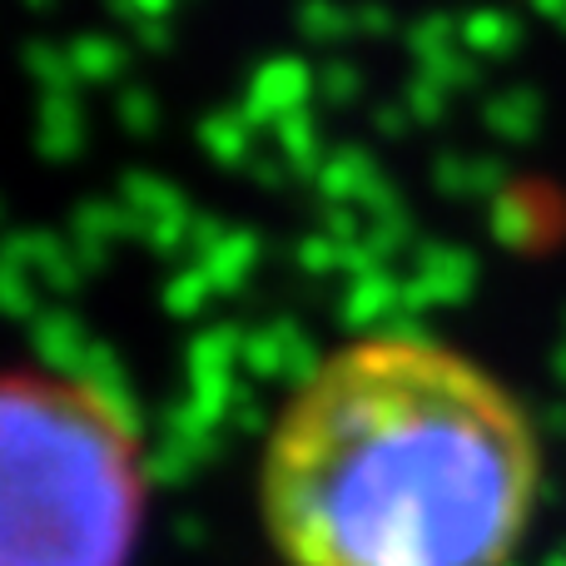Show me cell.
I'll use <instances>...</instances> for the list:
<instances>
[{"label": "cell", "mask_w": 566, "mask_h": 566, "mask_svg": "<svg viewBox=\"0 0 566 566\" xmlns=\"http://www.w3.org/2000/svg\"><path fill=\"white\" fill-rule=\"evenodd\" d=\"M522 398L428 333H368L318 358L259 458L283 566H507L542 502Z\"/></svg>", "instance_id": "obj_1"}, {"label": "cell", "mask_w": 566, "mask_h": 566, "mask_svg": "<svg viewBox=\"0 0 566 566\" xmlns=\"http://www.w3.org/2000/svg\"><path fill=\"white\" fill-rule=\"evenodd\" d=\"M145 492L115 398L45 368L0 373V566H129Z\"/></svg>", "instance_id": "obj_2"}]
</instances>
